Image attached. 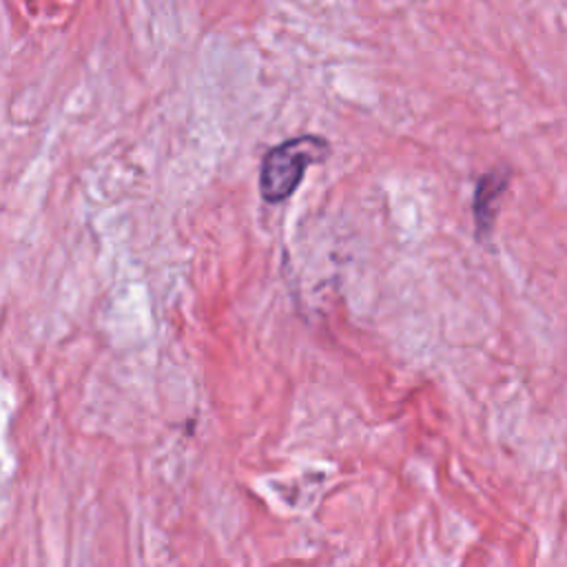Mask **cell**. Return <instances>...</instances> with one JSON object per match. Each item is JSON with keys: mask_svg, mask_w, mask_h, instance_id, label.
Instances as JSON below:
<instances>
[{"mask_svg": "<svg viewBox=\"0 0 567 567\" xmlns=\"http://www.w3.org/2000/svg\"><path fill=\"white\" fill-rule=\"evenodd\" d=\"M330 155L328 140L319 135H299L272 146L259 171V190L268 204L288 199L301 184L308 166L323 162Z\"/></svg>", "mask_w": 567, "mask_h": 567, "instance_id": "obj_1", "label": "cell"}, {"mask_svg": "<svg viewBox=\"0 0 567 567\" xmlns=\"http://www.w3.org/2000/svg\"><path fill=\"white\" fill-rule=\"evenodd\" d=\"M505 179L498 175H485L478 186H476V197H474V217L476 226L481 233L489 230L494 213H496V202L503 193Z\"/></svg>", "mask_w": 567, "mask_h": 567, "instance_id": "obj_2", "label": "cell"}]
</instances>
